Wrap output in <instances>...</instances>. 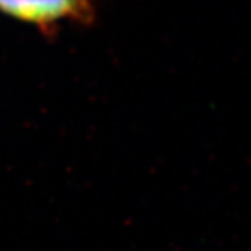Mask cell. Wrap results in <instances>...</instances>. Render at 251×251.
Listing matches in <instances>:
<instances>
[{
	"instance_id": "6da1fadb",
	"label": "cell",
	"mask_w": 251,
	"mask_h": 251,
	"mask_svg": "<svg viewBox=\"0 0 251 251\" xmlns=\"http://www.w3.org/2000/svg\"><path fill=\"white\" fill-rule=\"evenodd\" d=\"M0 11L49 34L64 21L91 24L95 0H0Z\"/></svg>"
}]
</instances>
